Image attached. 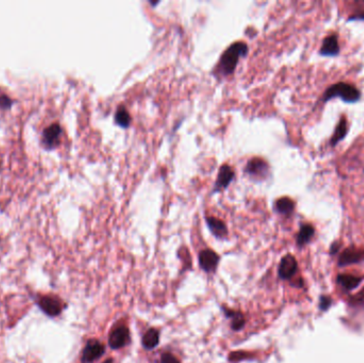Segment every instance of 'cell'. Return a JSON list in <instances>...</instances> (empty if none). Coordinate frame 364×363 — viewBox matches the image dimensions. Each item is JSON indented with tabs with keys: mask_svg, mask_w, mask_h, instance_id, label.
<instances>
[{
	"mask_svg": "<svg viewBox=\"0 0 364 363\" xmlns=\"http://www.w3.org/2000/svg\"><path fill=\"white\" fill-rule=\"evenodd\" d=\"M104 354V346L96 340H90L86 346L81 360L84 363H92L100 358Z\"/></svg>",
	"mask_w": 364,
	"mask_h": 363,
	"instance_id": "4",
	"label": "cell"
},
{
	"mask_svg": "<svg viewBox=\"0 0 364 363\" xmlns=\"http://www.w3.org/2000/svg\"><path fill=\"white\" fill-rule=\"evenodd\" d=\"M200 262L206 272H214L220 262V257L213 250H206L200 254Z\"/></svg>",
	"mask_w": 364,
	"mask_h": 363,
	"instance_id": "10",
	"label": "cell"
},
{
	"mask_svg": "<svg viewBox=\"0 0 364 363\" xmlns=\"http://www.w3.org/2000/svg\"><path fill=\"white\" fill-rule=\"evenodd\" d=\"M338 50H340V48H338V38L336 36H330L324 40L320 52L324 56H336Z\"/></svg>",
	"mask_w": 364,
	"mask_h": 363,
	"instance_id": "13",
	"label": "cell"
},
{
	"mask_svg": "<svg viewBox=\"0 0 364 363\" xmlns=\"http://www.w3.org/2000/svg\"><path fill=\"white\" fill-rule=\"evenodd\" d=\"M334 97H341L346 102H356L360 99V92L350 84H338L329 88L325 93V100Z\"/></svg>",
	"mask_w": 364,
	"mask_h": 363,
	"instance_id": "2",
	"label": "cell"
},
{
	"mask_svg": "<svg viewBox=\"0 0 364 363\" xmlns=\"http://www.w3.org/2000/svg\"><path fill=\"white\" fill-rule=\"evenodd\" d=\"M160 341V334L158 330L150 329L143 338V345L146 350H154L158 346Z\"/></svg>",
	"mask_w": 364,
	"mask_h": 363,
	"instance_id": "14",
	"label": "cell"
},
{
	"mask_svg": "<svg viewBox=\"0 0 364 363\" xmlns=\"http://www.w3.org/2000/svg\"><path fill=\"white\" fill-rule=\"evenodd\" d=\"M206 222H208V226L215 236L225 238L227 236L228 230L224 222L215 218H206Z\"/></svg>",
	"mask_w": 364,
	"mask_h": 363,
	"instance_id": "12",
	"label": "cell"
},
{
	"mask_svg": "<svg viewBox=\"0 0 364 363\" xmlns=\"http://www.w3.org/2000/svg\"><path fill=\"white\" fill-rule=\"evenodd\" d=\"M313 234H314L313 227L310 225H304L300 231L298 238H297V243L300 246L307 244L312 238Z\"/></svg>",
	"mask_w": 364,
	"mask_h": 363,
	"instance_id": "18",
	"label": "cell"
},
{
	"mask_svg": "<svg viewBox=\"0 0 364 363\" xmlns=\"http://www.w3.org/2000/svg\"><path fill=\"white\" fill-rule=\"evenodd\" d=\"M162 363H180L179 360L170 354H164L161 358Z\"/></svg>",
	"mask_w": 364,
	"mask_h": 363,
	"instance_id": "22",
	"label": "cell"
},
{
	"mask_svg": "<svg viewBox=\"0 0 364 363\" xmlns=\"http://www.w3.org/2000/svg\"><path fill=\"white\" fill-rule=\"evenodd\" d=\"M248 54V46L244 42H236L231 45L227 50L222 56L218 70L222 75H231L238 63V59L241 56H245Z\"/></svg>",
	"mask_w": 364,
	"mask_h": 363,
	"instance_id": "1",
	"label": "cell"
},
{
	"mask_svg": "<svg viewBox=\"0 0 364 363\" xmlns=\"http://www.w3.org/2000/svg\"><path fill=\"white\" fill-rule=\"evenodd\" d=\"M294 208H295L294 202L292 200H290V198H288V197L280 198V200H277V202H276V210L281 214H284V216H288V214H291L293 212Z\"/></svg>",
	"mask_w": 364,
	"mask_h": 363,
	"instance_id": "15",
	"label": "cell"
},
{
	"mask_svg": "<svg viewBox=\"0 0 364 363\" xmlns=\"http://www.w3.org/2000/svg\"><path fill=\"white\" fill-rule=\"evenodd\" d=\"M362 282V278L352 275H341L338 276V282H340L347 290H354Z\"/></svg>",
	"mask_w": 364,
	"mask_h": 363,
	"instance_id": "17",
	"label": "cell"
},
{
	"mask_svg": "<svg viewBox=\"0 0 364 363\" xmlns=\"http://www.w3.org/2000/svg\"><path fill=\"white\" fill-rule=\"evenodd\" d=\"M234 178V170L229 165H222L218 172V181L215 184V191L218 192L222 188H226Z\"/></svg>",
	"mask_w": 364,
	"mask_h": 363,
	"instance_id": "9",
	"label": "cell"
},
{
	"mask_svg": "<svg viewBox=\"0 0 364 363\" xmlns=\"http://www.w3.org/2000/svg\"><path fill=\"white\" fill-rule=\"evenodd\" d=\"M364 260V250L357 248L346 250L340 257L341 266H350V264L358 263Z\"/></svg>",
	"mask_w": 364,
	"mask_h": 363,
	"instance_id": "11",
	"label": "cell"
},
{
	"mask_svg": "<svg viewBox=\"0 0 364 363\" xmlns=\"http://www.w3.org/2000/svg\"><path fill=\"white\" fill-rule=\"evenodd\" d=\"M115 122L122 128H128L131 122V116L125 106H120L115 114Z\"/></svg>",
	"mask_w": 364,
	"mask_h": 363,
	"instance_id": "16",
	"label": "cell"
},
{
	"mask_svg": "<svg viewBox=\"0 0 364 363\" xmlns=\"http://www.w3.org/2000/svg\"><path fill=\"white\" fill-rule=\"evenodd\" d=\"M61 134H62V128L60 127V125L54 124V125L44 130L43 145L47 148V150H52V148L59 145Z\"/></svg>",
	"mask_w": 364,
	"mask_h": 363,
	"instance_id": "6",
	"label": "cell"
},
{
	"mask_svg": "<svg viewBox=\"0 0 364 363\" xmlns=\"http://www.w3.org/2000/svg\"><path fill=\"white\" fill-rule=\"evenodd\" d=\"M250 357V354H247L246 352H232L230 354V360L231 361H240V360H243V359H246Z\"/></svg>",
	"mask_w": 364,
	"mask_h": 363,
	"instance_id": "21",
	"label": "cell"
},
{
	"mask_svg": "<svg viewBox=\"0 0 364 363\" xmlns=\"http://www.w3.org/2000/svg\"><path fill=\"white\" fill-rule=\"evenodd\" d=\"M329 306H330V300H328V298H326V297H324V298L322 300V310H326Z\"/></svg>",
	"mask_w": 364,
	"mask_h": 363,
	"instance_id": "23",
	"label": "cell"
},
{
	"mask_svg": "<svg viewBox=\"0 0 364 363\" xmlns=\"http://www.w3.org/2000/svg\"><path fill=\"white\" fill-rule=\"evenodd\" d=\"M104 363H113V360L112 359H109V360H106Z\"/></svg>",
	"mask_w": 364,
	"mask_h": 363,
	"instance_id": "24",
	"label": "cell"
},
{
	"mask_svg": "<svg viewBox=\"0 0 364 363\" xmlns=\"http://www.w3.org/2000/svg\"><path fill=\"white\" fill-rule=\"evenodd\" d=\"M36 304L45 314L52 318L60 316L63 310V304L61 300L54 296H42Z\"/></svg>",
	"mask_w": 364,
	"mask_h": 363,
	"instance_id": "3",
	"label": "cell"
},
{
	"mask_svg": "<svg viewBox=\"0 0 364 363\" xmlns=\"http://www.w3.org/2000/svg\"><path fill=\"white\" fill-rule=\"evenodd\" d=\"M297 272V262L293 256H286L280 263L279 276L282 279L292 278Z\"/></svg>",
	"mask_w": 364,
	"mask_h": 363,
	"instance_id": "8",
	"label": "cell"
},
{
	"mask_svg": "<svg viewBox=\"0 0 364 363\" xmlns=\"http://www.w3.org/2000/svg\"><path fill=\"white\" fill-rule=\"evenodd\" d=\"M227 316H229L231 320H232V327L234 330H241L244 325H245V318L242 313L240 312H234V311H226Z\"/></svg>",
	"mask_w": 364,
	"mask_h": 363,
	"instance_id": "19",
	"label": "cell"
},
{
	"mask_svg": "<svg viewBox=\"0 0 364 363\" xmlns=\"http://www.w3.org/2000/svg\"><path fill=\"white\" fill-rule=\"evenodd\" d=\"M130 341V332L126 326H120L115 328L109 339L110 346L113 350H120L126 346Z\"/></svg>",
	"mask_w": 364,
	"mask_h": 363,
	"instance_id": "5",
	"label": "cell"
},
{
	"mask_svg": "<svg viewBox=\"0 0 364 363\" xmlns=\"http://www.w3.org/2000/svg\"><path fill=\"white\" fill-rule=\"evenodd\" d=\"M346 134H347V122H346L345 118H343L336 129L334 136L332 138V145H336L338 142H340L341 140L346 136Z\"/></svg>",
	"mask_w": 364,
	"mask_h": 363,
	"instance_id": "20",
	"label": "cell"
},
{
	"mask_svg": "<svg viewBox=\"0 0 364 363\" xmlns=\"http://www.w3.org/2000/svg\"><path fill=\"white\" fill-rule=\"evenodd\" d=\"M246 172L254 177H266L268 172V164L259 158H254L247 163Z\"/></svg>",
	"mask_w": 364,
	"mask_h": 363,
	"instance_id": "7",
	"label": "cell"
}]
</instances>
